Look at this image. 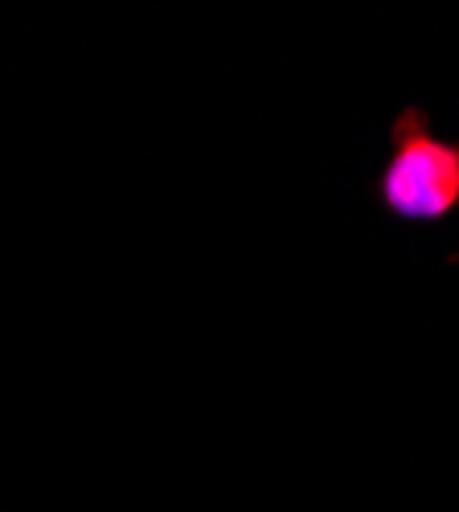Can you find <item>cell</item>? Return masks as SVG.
I'll use <instances>...</instances> for the list:
<instances>
[{"label":"cell","mask_w":459,"mask_h":512,"mask_svg":"<svg viewBox=\"0 0 459 512\" xmlns=\"http://www.w3.org/2000/svg\"><path fill=\"white\" fill-rule=\"evenodd\" d=\"M390 160L382 168V205L402 222H443L459 213V140L435 136L423 111H402L390 127Z\"/></svg>","instance_id":"1"}]
</instances>
